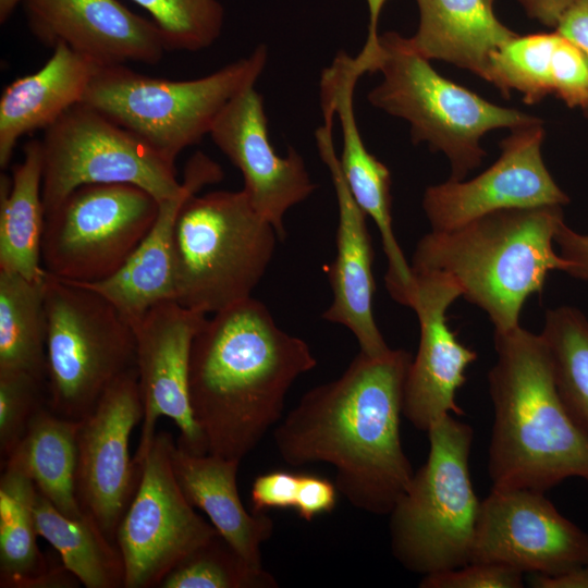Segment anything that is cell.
I'll return each instance as SVG.
<instances>
[{
	"instance_id": "10",
	"label": "cell",
	"mask_w": 588,
	"mask_h": 588,
	"mask_svg": "<svg viewBox=\"0 0 588 588\" xmlns=\"http://www.w3.org/2000/svg\"><path fill=\"white\" fill-rule=\"evenodd\" d=\"M41 195L46 213L88 184L138 186L158 201L183 189L175 167L137 135L78 103L44 131Z\"/></svg>"
},
{
	"instance_id": "7",
	"label": "cell",
	"mask_w": 588,
	"mask_h": 588,
	"mask_svg": "<svg viewBox=\"0 0 588 588\" xmlns=\"http://www.w3.org/2000/svg\"><path fill=\"white\" fill-rule=\"evenodd\" d=\"M278 240L243 189L191 196L175 223V301L207 315L252 297Z\"/></svg>"
},
{
	"instance_id": "26",
	"label": "cell",
	"mask_w": 588,
	"mask_h": 588,
	"mask_svg": "<svg viewBox=\"0 0 588 588\" xmlns=\"http://www.w3.org/2000/svg\"><path fill=\"white\" fill-rule=\"evenodd\" d=\"M42 168L41 140L32 139L12 176H0V270L30 281H42L47 274L40 265L46 220Z\"/></svg>"
},
{
	"instance_id": "41",
	"label": "cell",
	"mask_w": 588,
	"mask_h": 588,
	"mask_svg": "<svg viewBox=\"0 0 588 588\" xmlns=\"http://www.w3.org/2000/svg\"><path fill=\"white\" fill-rule=\"evenodd\" d=\"M555 30L579 47L588 59V0H575Z\"/></svg>"
},
{
	"instance_id": "6",
	"label": "cell",
	"mask_w": 588,
	"mask_h": 588,
	"mask_svg": "<svg viewBox=\"0 0 588 588\" xmlns=\"http://www.w3.org/2000/svg\"><path fill=\"white\" fill-rule=\"evenodd\" d=\"M427 433L428 457L389 513L393 556L422 576L470 563L481 503L469 471L473 428L446 415Z\"/></svg>"
},
{
	"instance_id": "39",
	"label": "cell",
	"mask_w": 588,
	"mask_h": 588,
	"mask_svg": "<svg viewBox=\"0 0 588 588\" xmlns=\"http://www.w3.org/2000/svg\"><path fill=\"white\" fill-rule=\"evenodd\" d=\"M339 491L334 481L315 475H299L294 510L306 522L334 510Z\"/></svg>"
},
{
	"instance_id": "9",
	"label": "cell",
	"mask_w": 588,
	"mask_h": 588,
	"mask_svg": "<svg viewBox=\"0 0 588 588\" xmlns=\"http://www.w3.org/2000/svg\"><path fill=\"white\" fill-rule=\"evenodd\" d=\"M47 406L79 420L107 389L135 367L131 324L99 293L47 272Z\"/></svg>"
},
{
	"instance_id": "8",
	"label": "cell",
	"mask_w": 588,
	"mask_h": 588,
	"mask_svg": "<svg viewBox=\"0 0 588 588\" xmlns=\"http://www.w3.org/2000/svg\"><path fill=\"white\" fill-rule=\"evenodd\" d=\"M268 60L260 45L208 75L185 81L158 78L124 64L101 66L83 103L131 131L170 162L209 135L223 107L255 86Z\"/></svg>"
},
{
	"instance_id": "2",
	"label": "cell",
	"mask_w": 588,
	"mask_h": 588,
	"mask_svg": "<svg viewBox=\"0 0 588 588\" xmlns=\"http://www.w3.org/2000/svg\"><path fill=\"white\" fill-rule=\"evenodd\" d=\"M316 365L309 345L253 297L206 319L192 346L188 391L208 453L242 462L280 422L293 383Z\"/></svg>"
},
{
	"instance_id": "19",
	"label": "cell",
	"mask_w": 588,
	"mask_h": 588,
	"mask_svg": "<svg viewBox=\"0 0 588 588\" xmlns=\"http://www.w3.org/2000/svg\"><path fill=\"white\" fill-rule=\"evenodd\" d=\"M25 8L39 41L64 44L100 66L154 65L169 51L160 27L119 0H26Z\"/></svg>"
},
{
	"instance_id": "40",
	"label": "cell",
	"mask_w": 588,
	"mask_h": 588,
	"mask_svg": "<svg viewBox=\"0 0 588 588\" xmlns=\"http://www.w3.org/2000/svg\"><path fill=\"white\" fill-rule=\"evenodd\" d=\"M554 243L561 257L569 262L565 273L588 282V234L574 231L564 221L555 233Z\"/></svg>"
},
{
	"instance_id": "31",
	"label": "cell",
	"mask_w": 588,
	"mask_h": 588,
	"mask_svg": "<svg viewBox=\"0 0 588 588\" xmlns=\"http://www.w3.org/2000/svg\"><path fill=\"white\" fill-rule=\"evenodd\" d=\"M540 334L560 395L588 432V319L572 306L548 309Z\"/></svg>"
},
{
	"instance_id": "35",
	"label": "cell",
	"mask_w": 588,
	"mask_h": 588,
	"mask_svg": "<svg viewBox=\"0 0 588 588\" xmlns=\"http://www.w3.org/2000/svg\"><path fill=\"white\" fill-rule=\"evenodd\" d=\"M45 382L23 372H0V455L2 463L24 437L34 415L47 404Z\"/></svg>"
},
{
	"instance_id": "3",
	"label": "cell",
	"mask_w": 588,
	"mask_h": 588,
	"mask_svg": "<svg viewBox=\"0 0 588 588\" xmlns=\"http://www.w3.org/2000/svg\"><path fill=\"white\" fill-rule=\"evenodd\" d=\"M493 341L497 360L488 372L492 488L547 492L568 478L588 482V432L560 395L541 334L519 326L494 332Z\"/></svg>"
},
{
	"instance_id": "33",
	"label": "cell",
	"mask_w": 588,
	"mask_h": 588,
	"mask_svg": "<svg viewBox=\"0 0 588 588\" xmlns=\"http://www.w3.org/2000/svg\"><path fill=\"white\" fill-rule=\"evenodd\" d=\"M558 32L516 35L491 57L489 83L503 96L523 94L526 103L541 101L552 94V59Z\"/></svg>"
},
{
	"instance_id": "44",
	"label": "cell",
	"mask_w": 588,
	"mask_h": 588,
	"mask_svg": "<svg viewBox=\"0 0 588 588\" xmlns=\"http://www.w3.org/2000/svg\"><path fill=\"white\" fill-rule=\"evenodd\" d=\"M387 1L388 0H367L368 9H369V26H368L367 40L364 45L365 47L371 48L378 44V39H379V35L377 32L378 21H379V16L382 11V8Z\"/></svg>"
},
{
	"instance_id": "38",
	"label": "cell",
	"mask_w": 588,
	"mask_h": 588,
	"mask_svg": "<svg viewBox=\"0 0 588 588\" xmlns=\"http://www.w3.org/2000/svg\"><path fill=\"white\" fill-rule=\"evenodd\" d=\"M299 474L272 470L257 476L252 485L254 512L294 509Z\"/></svg>"
},
{
	"instance_id": "5",
	"label": "cell",
	"mask_w": 588,
	"mask_h": 588,
	"mask_svg": "<svg viewBox=\"0 0 588 588\" xmlns=\"http://www.w3.org/2000/svg\"><path fill=\"white\" fill-rule=\"evenodd\" d=\"M366 73H382L368 94L376 108L407 121L414 144L427 143L449 159L450 180L462 181L481 164L483 135L541 121L519 110L494 105L440 75L395 32L379 35L378 47L360 51Z\"/></svg>"
},
{
	"instance_id": "36",
	"label": "cell",
	"mask_w": 588,
	"mask_h": 588,
	"mask_svg": "<svg viewBox=\"0 0 588 588\" xmlns=\"http://www.w3.org/2000/svg\"><path fill=\"white\" fill-rule=\"evenodd\" d=\"M558 34L552 59V94L569 108H579L588 115V59L573 41Z\"/></svg>"
},
{
	"instance_id": "14",
	"label": "cell",
	"mask_w": 588,
	"mask_h": 588,
	"mask_svg": "<svg viewBox=\"0 0 588 588\" xmlns=\"http://www.w3.org/2000/svg\"><path fill=\"white\" fill-rule=\"evenodd\" d=\"M206 315L166 301L151 307L131 327L136 344V371L143 403L140 438L134 461L140 466L164 416L180 430L177 445L193 454H207L189 401L188 373L195 336Z\"/></svg>"
},
{
	"instance_id": "21",
	"label": "cell",
	"mask_w": 588,
	"mask_h": 588,
	"mask_svg": "<svg viewBox=\"0 0 588 588\" xmlns=\"http://www.w3.org/2000/svg\"><path fill=\"white\" fill-rule=\"evenodd\" d=\"M221 167L195 152L183 172V189L159 201L157 218L143 241L112 275L91 283L73 282L108 299L131 326L151 307L175 301V223L184 203L203 187L221 182ZM71 282V281H69Z\"/></svg>"
},
{
	"instance_id": "13",
	"label": "cell",
	"mask_w": 588,
	"mask_h": 588,
	"mask_svg": "<svg viewBox=\"0 0 588 588\" xmlns=\"http://www.w3.org/2000/svg\"><path fill=\"white\" fill-rule=\"evenodd\" d=\"M136 367L119 377L79 419L75 492L82 512L114 544L118 527L139 482L130 437L143 419Z\"/></svg>"
},
{
	"instance_id": "4",
	"label": "cell",
	"mask_w": 588,
	"mask_h": 588,
	"mask_svg": "<svg viewBox=\"0 0 588 588\" xmlns=\"http://www.w3.org/2000/svg\"><path fill=\"white\" fill-rule=\"evenodd\" d=\"M564 222L560 205L493 211L460 226L425 234L416 244L413 274L436 273L483 310L494 332L519 327L527 298L541 294L549 272L569 262L554 249Z\"/></svg>"
},
{
	"instance_id": "22",
	"label": "cell",
	"mask_w": 588,
	"mask_h": 588,
	"mask_svg": "<svg viewBox=\"0 0 588 588\" xmlns=\"http://www.w3.org/2000/svg\"><path fill=\"white\" fill-rule=\"evenodd\" d=\"M358 76L346 69L328 72L320 82V100L332 107L342 131L339 158L347 187L360 209L375 222L388 260L385 286L391 297L408 307L414 291L411 265L392 225L391 174L366 148L354 113Z\"/></svg>"
},
{
	"instance_id": "12",
	"label": "cell",
	"mask_w": 588,
	"mask_h": 588,
	"mask_svg": "<svg viewBox=\"0 0 588 588\" xmlns=\"http://www.w3.org/2000/svg\"><path fill=\"white\" fill-rule=\"evenodd\" d=\"M173 437L156 432L136 492L115 543L124 562V588H156L194 550L219 535L185 499L172 469Z\"/></svg>"
},
{
	"instance_id": "18",
	"label": "cell",
	"mask_w": 588,
	"mask_h": 588,
	"mask_svg": "<svg viewBox=\"0 0 588 588\" xmlns=\"http://www.w3.org/2000/svg\"><path fill=\"white\" fill-rule=\"evenodd\" d=\"M413 277L409 307L418 318L420 336L405 379L403 416L416 429L428 431L446 415H464L456 392L477 353L460 342L448 324L446 310L462 296L460 289L436 273Z\"/></svg>"
},
{
	"instance_id": "23",
	"label": "cell",
	"mask_w": 588,
	"mask_h": 588,
	"mask_svg": "<svg viewBox=\"0 0 588 588\" xmlns=\"http://www.w3.org/2000/svg\"><path fill=\"white\" fill-rule=\"evenodd\" d=\"M100 68L64 44H58L38 71L5 86L0 97L1 169L9 166L23 136L45 131L83 102Z\"/></svg>"
},
{
	"instance_id": "30",
	"label": "cell",
	"mask_w": 588,
	"mask_h": 588,
	"mask_svg": "<svg viewBox=\"0 0 588 588\" xmlns=\"http://www.w3.org/2000/svg\"><path fill=\"white\" fill-rule=\"evenodd\" d=\"M36 487L26 477L2 470L0 478V587L48 588L51 566L41 554L34 515Z\"/></svg>"
},
{
	"instance_id": "34",
	"label": "cell",
	"mask_w": 588,
	"mask_h": 588,
	"mask_svg": "<svg viewBox=\"0 0 588 588\" xmlns=\"http://www.w3.org/2000/svg\"><path fill=\"white\" fill-rule=\"evenodd\" d=\"M162 30L169 50L199 51L220 36L224 9L219 0H132Z\"/></svg>"
},
{
	"instance_id": "29",
	"label": "cell",
	"mask_w": 588,
	"mask_h": 588,
	"mask_svg": "<svg viewBox=\"0 0 588 588\" xmlns=\"http://www.w3.org/2000/svg\"><path fill=\"white\" fill-rule=\"evenodd\" d=\"M45 282L0 270V372L46 382Z\"/></svg>"
},
{
	"instance_id": "27",
	"label": "cell",
	"mask_w": 588,
	"mask_h": 588,
	"mask_svg": "<svg viewBox=\"0 0 588 588\" xmlns=\"http://www.w3.org/2000/svg\"><path fill=\"white\" fill-rule=\"evenodd\" d=\"M79 420L57 415L47 404L34 415L27 430L1 463L2 470L22 475L58 511L71 518L82 512L75 492Z\"/></svg>"
},
{
	"instance_id": "11",
	"label": "cell",
	"mask_w": 588,
	"mask_h": 588,
	"mask_svg": "<svg viewBox=\"0 0 588 588\" xmlns=\"http://www.w3.org/2000/svg\"><path fill=\"white\" fill-rule=\"evenodd\" d=\"M158 209L159 201L135 185L79 186L46 213L45 270L60 280L79 283L109 278L143 241Z\"/></svg>"
},
{
	"instance_id": "1",
	"label": "cell",
	"mask_w": 588,
	"mask_h": 588,
	"mask_svg": "<svg viewBox=\"0 0 588 588\" xmlns=\"http://www.w3.org/2000/svg\"><path fill=\"white\" fill-rule=\"evenodd\" d=\"M409 352H363L336 379L307 391L273 430L289 465L324 463L354 507L389 515L414 476L401 441Z\"/></svg>"
},
{
	"instance_id": "24",
	"label": "cell",
	"mask_w": 588,
	"mask_h": 588,
	"mask_svg": "<svg viewBox=\"0 0 588 588\" xmlns=\"http://www.w3.org/2000/svg\"><path fill=\"white\" fill-rule=\"evenodd\" d=\"M170 458L188 503L201 510L218 532L252 565L262 567L261 546L273 534L266 512L249 513L241 501L236 475L241 462L215 454H193L173 443Z\"/></svg>"
},
{
	"instance_id": "42",
	"label": "cell",
	"mask_w": 588,
	"mask_h": 588,
	"mask_svg": "<svg viewBox=\"0 0 588 588\" xmlns=\"http://www.w3.org/2000/svg\"><path fill=\"white\" fill-rule=\"evenodd\" d=\"M527 15L541 24L556 28L575 0H518Z\"/></svg>"
},
{
	"instance_id": "20",
	"label": "cell",
	"mask_w": 588,
	"mask_h": 588,
	"mask_svg": "<svg viewBox=\"0 0 588 588\" xmlns=\"http://www.w3.org/2000/svg\"><path fill=\"white\" fill-rule=\"evenodd\" d=\"M332 114L323 115L316 131L319 155L330 171L338 201L336 254L328 267L332 302L322 314L329 322L346 327L356 338L360 352L379 356L390 347L373 316V249L366 213L353 198L341 171L332 140Z\"/></svg>"
},
{
	"instance_id": "46",
	"label": "cell",
	"mask_w": 588,
	"mask_h": 588,
	"mask_svg": "<svg viewBox=\"0 0 588 588\" xmlns=\"http://www.w3.org/2000/svg\"><path fill=\"white\" fill-rule=\"evenodd\" d=\"M491 5L493 4L494 0H487Z\"/></svg>"
},
{
	"instance_id": "25",
	"label": "cell",
	"mask_w": 588,
	"mask_h": 588,
	"mask_svg": "<svg viewBox=\"0 0 588 588\" xmlns=\"http://www.w3.org/2000/svg\"><path fill=\"white\" fill-rule=\"evenodd\" d=\"M419 25L407 38L427 60H441L489 82L492 54L517 34L503 25L487 0H416Z\"/></svg>"
},
{
	"instance_id": "17",
	"label": "cell",
	"mask_w": 588,
	"mask_h": 588,
	"mask_svg": "<svg viewBox=\"0 0 588 588\" xmlns=\"http://www.w3.org/2000/svg\"><path fill=\"white\" fill-rule=\"evenodd\" d=\"M215 145L241 171L246 196L254 208L285 237L284 217L306 200L316 185L303 157L289 147L279 156L269 139L262 96L248 87L220 111L209 133Z\"/></svg>"
},
{
	"instance_id": "28",
	"label": "cell",
	"mask_w": 588,
	"mask_h": 588,
	"mask_svg": "<svg viewBox=\"0 0 588 588\" xmlns=\"http://www.w3.org/2000/svg\"><path fill=\"white\" fill-rule=\"evenodd\" d=\"M32 509L38 536L56 549L62 564L82 585L124 588L125 568L120 550L89 516H65L37 489Z\"/></svg>"
},
{
	"instance_id": "37",
	"label": "cell",
	"mask_w": 588,
	"mask_h": 588,
	"mask_svg": "<svg viewBox=\"0 0 588 588\" xmlns=\"http://www.w3.org/2000/svg\"><path fill=\"white\" fill-rule=\"evenodd\" d=\"M522 572L498 563L470 562L464 566L422 576L420 588H520Z\"/></svg>"
},
{
	"instance_id": "15",
	"label": "cell",
	"mask_w": 588,
	"mask_h": 588,
	"mask_svg": "<svg viewBox=\"0 0 588 588\" xmlns=\"http://www.w3.org/2000/svg\"><path fill=\"white\" fill-rule=\"evenodd\" d=\"M529 489H494L481 501L470 562L555 575L588 563V534Z\"/></svg>"
},
{
	"instance_id": "32",
	"label": "cell",
	"mask_w": 588,
	"mask_h": 588,
	"mask_svg": "<svg viewBox=\"0 0 588 588\" xmlns=\"http://www.w3.org/2000/svg\"><path fill=\"white\" fill-rule=\"evenodd\" d=\"M264 567L248 563L220 534L171 569L157 588H275Z\"/></svg>"
},
{
	"instance_id": "16",
	"label": "cell",
	"mask_w": 588,
	"mask_h": 588,
	"mask_svg": "<svg viewBox=\"0 0 588 588\" xmlns=\"http://www.w3.org/2000/svg\"><path fill=\"white\" fill-rule=\"evenodd\" d=\"M542 121L518 126L500 142L501 155L468 181L448 180L426 188L422 209L431 230L460 226L483 215L513 208L566 205L541 155Z\"/></svg>"
},
{
	"instance_id": "43",
	"label": "cell",
	"mask_w": 588,
	"mask_h": 588,
	"mask_svg": "<svg viewBox=\"0 0 588 588\" xmlns=\"http://www.w3.org/2000/svg\"><path fill=\"white\" fill-rule=\"evenodd\" d=\"M529 585L535 588H588V563L555 575L532 574Z\"/></svg>"
},
{
	"instance_id": "45",
	"label": "cell",
	"mask_w": 588,
	"mask_h": 588,
	"mask_svg": "<svg viewBox=\"0 0 588 588\" xmlns=\"http://www.w3.org/2000/svg\"><path fill=\"white\" fill-rule=\"evenodd\" d=\"M25 1L26 0H0V23H5L17 5L22 2L25 3Z\"/></svg>"
}]
</instances>
